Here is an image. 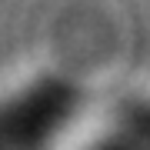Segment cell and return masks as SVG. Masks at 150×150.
Returning <instances> with one entry per match:
<instances>
[{
    "label": "cell",
    "mask_w": 150,
    "mask_h": 150,
    "mask_svg": "<svg viewBox=\"0 0 150 150\" xmlns=\"http://www.w3.org/2000/svg\"><path fill=\"white\" fill-rule=\"evenodd\" d=\"M80 97L60 77L23 87L10 100L0 103V147H33L47 144L64 123L74 117Z\"/></svg>",
    "instance_id": "6da1fadb"
}]
</instances>
